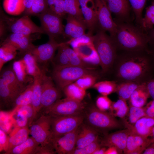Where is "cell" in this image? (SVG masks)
Segmentation results:
<instances>
[{
  "instance_id": "obj_32",
  "label": "cell",
  "mask_w": 154,
  "mask_h": 154,
  "mask_svg": "<svg viewBox=\"0 0 154 154\" xmlns=\"http://www.w3.org/2000/svg\"><path fill=\"white\" fill-rule=\"evenodd\" d=\"M39 145L32 137H29L24 142L13 148L9 154H35Z\"/></svg>"
},
{
  "instance_id": "obj_6",
  "label": "cell",
  "mask_w": 154,
  "mask_h": 154,
  "mask_svg": "<svg viewBox=\"0 0 154 154\" xmlns=\"http://www.w3.org/2000/svg\"><path fill=\"white\" fill-rule=\"evenodd\" d=\"M0 18L4 22L7 30L12 33L28 35L35 33L44 34L40 27L35 24L28 15L15 18L8 16L1 10Z\"/></svg>"
},
{
  "instance_id": "obj_50",
  "label": "cell",
  "mask_w": 154,
  "mask_h": 154,
  "mask_svg": "<svg viewBox=\"0 0 154 154\" xmlns=\"http://www.w3.org/2000/svg\"><path fill=\"white\" fill-rule=\"evenodd\" d=\"M56 153L51 142L44 145H39L35 154H54Z\"/></svg>"
},
{
  "instance_id": "obj_31",
  "label": "cell",
  "mask_w": 154,
  "mask_h": 154,
  "mask_svg": "<svg viewBox=\"0 0 154 154\" xmlns=\"http://www.w3.org/2000/svg\"><path fill=\"white\" fill-rule=\"evenodd\" d=\"M21 93L11 88L2 78H0V97L6 104H13Z\"/></svg>"
},
{
  "instance_id": "obj_55",
  "label": "cell",
  "mask_w": 154,
  "mask_h": 154,
  "mask_svg": "<svg viewBox=\"0 0 154 154\" xmlns=\"http://www.w3.org/2000/svg\"><path fill=\"white\" fill-rule=\"evenodd\" d=\"M143 154H154V142L152 143L143 151Z\"/></svg>"
},
{
  "instance_id": "obj_37",
  "label": "cell",
  "mask_w": 154,
  "mask_h": 154,
  "mask_svg": "<svg viewBox=\"0 0 154 154\" xmlns=\"http://www.w3.org/2000/svg\"><path fill=\"white\" fill-rule=\"evenodd\" d=\"M17 49L8 44L2 43L0 48V71L4 64L13 59L17 54Z\"/></svg>"
},
{
  "instance_id": "obj_58",
  "label": "cell",
  "mask_w": 154,
  "mask_h": 154,
  "mask_svg": "<svg viewBox=\"0 0 154 154\" xmlns=\"http://www.w3.org/2000/svg\"><path fill=\"white\" fill-rule=\"evenodd\" d=\"M106 149L105 147L101 146L98 148L93 154H104Z\"/></svg>"
},
{
  "instance_id": "obj_60",
  "label": "cell",
  "mask_w": 154,
  "mask_h": 154,
  "mask_svg": "<svg viewBox=\"0 0 154 154\" xmlns=\"http://www.w3.org/2000/svg\"><path fill=\"white\" fill-rule=\"evenodd\" d=\"M151 137L152 138L153 142H154V127L152 130Z\"/></svg>"
},
{
  "instance_id": "obj_53",
  "label": "cell",
  "mask_w": 154,
  "mask_h": 154,
  "mask_svg": "<svg viewBox=\"0 0 154 154\" xmlns=\"http://www.w3.org/2000/svg\"><path fill=\"white\" fill-rule=\"evenodd\" d=\"M146 85L150 97L153 99H154V78L146 82Z\"/></svg>"
},
{
  "instance_id": "obj_28",
  "label": "cell",
  "mask_w": 154,
  "mask_h": 154,
  "mask_svg": "<svg viewBox=\"0 0 154 154\" xmlns=\"http://www.w3.org/2000/svg\"><path fill=\"white\" fill-rule=\"evenodd\" d=\"M107 4L111 13L121 17L127 16L130 10L128 0H108Z\"/></svg>"
},
{
  "instance_id": "obj_18",
  "label": "cell",
  "mask_w": 154,
  "mask_h": 154,
  "mask_svg": "<svg viewBox=\"0 0 154 154\" xmlns=\"http://www.w3.org/2000/svg\"><path fill=\"white\" fill-rule=\"evenodd\" d=\"M152 142L151 137H145L131 131L127 138L126 148L123 153L125 154H142Z\"/></svg>"
},
{
  "instance_id": "obj_51",
  "label": "cell",
  "mask_w": 154,
  "mask_h": 154,
  "mask_svg": "<svg viewBox=\"0 0 154 154\" xmlns=\"http://www.w3.org/2000/svg\"><path fill=\"white\" fill-rule=\"evenodd\" d=\"M9 137L6 134L5 132L0 129V152L7 151L8 145Z\"/></svg>"
},
{
  "instance_id": "obj_26",
  "label": "cell",
  "mask_w": 154,
  "mask_h": 154,
  "mask_svg": "<svg viewBox=\"0 0 154 154\" xmlns=\"http://www.w3.org/2000/svg\"><path fill=\"white\" fill-rule=\"evenodd\" d=\"M29 133L28 126L14 129L9 137L8 148L5 154H9L13 148L25 141L29 138Z\"/></svg>"
},
{
  "instance_id": "obj_29",
  "label": "cell",
  "mask_w": 154,
  "mask_h": 154,
  "mask_svg": "<svg viewBox=\"0 0 154 154\" xmlns=\"http://www.w3.org/2000/svg\"><path fill=\"white\" fill-rule=\"evenodd\" d=\"M33 82L27 85L26 88L17 97L13 104V110L11 112L13 115L16 114L21 107L31 104L33 99Z\"/></svg>"
},
{
  "instance_id": "obj_56",
  "label": "cell",
  "mask_w": 154,
  "mask_h": 154,
  "mask_svg": "<svg viewBox=\"0 0 154 154\" xmlns=\"http://www.w3.org/2000/svg\"><path fill=\"white\" fill-rule=\"evenodd\" d=\"M119 154V153L118 149L114 146H111L106 149L104 154Z\"/></svg>"
},
{
  "instance_id": "obj_52",
  "label": "cell",
  "mask_w": 154,
  "mask_h": 154,
  "mask_svg": "<svg viewBox=\"0 0 154 154\" xmlns=\"http://www.w3.org/2000/svg\"><path fill=\"white\" fill-rule=\"evenodd\" d=\"M144 107L146 116L154 117V99L146 104Z\"/></svg>"
},
{
  "instance_id": "obj_45",
  "label": "cell",
  "mask_w": 154,
  "mask_h": 154,
  "mask_svg": "<svg viewBox=\"0 0 154 154\" xmlns=\"http://www.w3.org/2000/svg\"><path fill=\"white\" fill-rule=\"evenodd\" d=\"M64 0H46L47 8L62 18L66 14L64 11Z\"/></svg>"
},
{
  "instance_id": "obj_48",
  "label": "cell",
  "mask_w": 154,
  "mask_h": 154,
  "mask_svg": "<svg viewBox=\"0 0 154 154\" xmlns=\"http://www.w3.org/2000/svg\"><path fill=\"white\" fill-rule=\"evenodd\" d=\"M16 118L15 121L14 129L23 127L29 125V120L27 115L23 111L18 110Z\"/></svg>"
},
{
  "instance_id": "obj_16",
  "label": "cell",
  "mask_w": 154,
  "mask_h": 154,
  "mask_svg": "<svg viewBox=\"0 0 154 154\" xmlns=\"http://www.w3.org/2000/svg\"><path fill=\"white\" fill-rule=\"evenodd\" d=\"M131 131L127 128L106 135L100 141L102 147H116L119 154L124 153L127 137Z\"/></svg>"
},
{
  "instance_id": "obj_24",
  "label": "cell",
  "mask_w": 154,
  "mask_h": 154,
  "mask_svg": "<svg viewBox=\"0 0 154 154\" xmlns=\"http://www.w3.org/2000/svg\"><path fill=\"white\" fill-rule=\"evenodd\" d=\"M46 73L45 67L42 69L41 73L33 78V99L31 105L34 112V120L38 113L41 111V100L42 78Z\"/></svg>"
},
{
  "instance_id": "obj_10",
  "label": "cell",
  "mask_w": 154,
  "mask_h": 154,
  "mask_svg": "<svg viewBox=\"0 0 154 154\" xmlns=\"http://www.w3.org/2000/svg\"><path fill=\"white\" fill-rule=\"evenodd\" d=\"M57 50V54L52 61L54 66H79L94 69L82 60L67 42L61 43Z\"/></svg>"
},
{
  "instance_id": "obj_47",
  "label": "cell",
  "mask_w": 154,
  "mask_h": 154,
  "mask_svg": "<svg viewBox=\"0 0 154 154\" xmlns=\"http://www.w3.org/2000/svg\"><path fill=\"white\" fill-rule=\"evenodd\" d=\"M100 142L98 139L82 148H75L71 154H93L98 148L101 146Z\"/></svg>"
},
{
  "instance_id": "obj_39",
  "label": "cell",
  "mask_w": 154,
  "mask_h": 154,
  "mask_svg": "<svg viewBox=\"0 0 154 154\" xmlns=\"http://www.w3.org/2000/svg\"><path fill=\"white\" fill-rule=\"evenodd\" d=\"M127 119H123L125 126L133 125L139 119L146 116L144 107H138L129 105Z\"/></svg>"
},
{
  "instance_id": "obj_12",
  "label": "cell",
  "mask_w": 154,
  "mask_h": 154,
  "mask_svg": "<svg viewBox=\"0 0 154 154\" xmlns=\"http://www.w3.org/2000/svg\"><path fill=\"white\" fill-rule=\"evenodd\" d=\"M94 0L99 26L100 29L109 32L111 37H114L117 31V25L112 18L107 3L104 0Z\"/></svg>"
},
{
  "instance_id": "obj_1",
  "label": "cell",
  "mask_w": 154,
  "mask_h": 154,
  "mask_svg": "<svg viewBox=\"0 0 154 154\" xmlns=\"http://www.w3.org/2000/svg\"><path fill=\"white\" fill-rule=\"evenodd\" d=\"M117 55L112 71L117 83L130 81L142 84L153 78V61L145 51H127Z\"/></svg>"
},
{
  "instance_id": "obj_57",
  "label": "cell",
  "mask_w": 154,
  "mask_h": 154,
  "mask_svg": "<svg viewBox=\"0 0 154 154\" xmlns=\"http://www.w3.org/2000/svg\"><path fill=\"white\" fill-rule=\"evenodd\" d=\"M34 0H24L25 10L24 13L28 11L31 7Z\"/></svg>"
},
{
  "instance_id": "obj_33",
  "label": "cell",
  "mask_w": 154,
  "mask_h": 154,
  "mask_svg": "<svg viewBox=\"0 0 154 154\" xmlns=\"http://www.w3.org/2000/svg\"><path fill=\"white\" fill-rule=\"evenodd\" d=\"M22 59L29 75L33 78L41 73L42 69L40 68L35 57L31 52L24 54Z\"/></svg>"
},
{
  "instance_id": "obj_54",
  "label": "cell",
  "mask_w": 154,
  "mask_h": 154,
  "mask_svg": "<svg viewBox=\"0 0 154 154\" xmlns=\"http://www.w3.org/2000/svg\"><path fill=\"white\" fill-rule=\"evenodd\" d=\"M0 38H3L5 36L7 29L6 25L3 21L0 18Z\"/></svg>"
},
{
  "instance_id": "obj_4",
  "label": "cell",
  "mask_w": 154,
  "mask_h": 154,
  "mask_svg": "<svg viewBox=\"0 0 154 154\" xmlns=\"http://www.w3.org/2000/svg\"><path fill=\"white\" fill-rule=\"evenodd\" d=\"M100 75L94 69L79 66H54L52 78L58 88L62 90L66 86L74 82L87 74Z\"/></svg>"
},
{
  "instance_id": "obj_36",
  "label": "cell",
  "mask_w": 154,
  "mask_h": 154,
  "mask_svg": "<svg viewBox=\"0 0 154 154\" xmlns=\"http://www.w3.org/2000/svg\"><path fill=\"white\" fill-rule=\"evenodd\" d=\"M64 9L66 14L72 15L86 24L78 0H64Z\"/></svg>"
},
{
  "instance_id": "obj_21",
  "label": "cell",
  "mask_w": 154,
  "mask_h": 154,
  "mask_svg": "<svg viewBox=\"0 0 154 154\" xmlns=\"http://www.w3.org/2000/svg\"><path fill=\"white\" fill-rule=\"evenodd\" d=\"M66 24L63 36L72 39L79 38L85 35L87 29L86 24L70 15L66 18Z\"/></svg>"
},
{
  "instance_id": "obj_15",
  "label": "cell",
  "mask_w": 154,
  "mask_h": 154,
  "mask_svg": "<svg viewBox=\"0 0 154 154\" xmlns=\"http://www.w3.org/2000/svg\"><path fill=\"white\" fill-rule=\"evenodd\" d=\"M60 44L56 42L55 39L49 38L46 43L35 46L31 52L38 63L46 64L52 61L55 52Z\"/></svg>"
},
{
  "instance_id": "obj_7",
  "label": "cell",
  "mask_w": 154,
  "mask_h": 154,
  "mask_svg": "<svg viewBox=\"0 0 154 154\" xmlns=\"http://www.w3.org/2000/svg\"><path fill=\"white\" fill-rule=\"evenodd\" d=\"M85 104L82 101L68 98L58 100L52 105L43 110V114L51 117L74 115L83 114Z\"/></svg>"
},
{
  "instance_id": "obj_13",
  "label": "cell",
  "mask_w": 154,
  "mask_h": 154,
  "mask_svg": "<svg viewBox=\"0 0 154 154\" xmlns=\"http://www.w3.org/2000/svg\"><path fill=\"white\" fill-rule=\"evenodd\" d=\"M60 96L59 91L55 86L52 78L45 73L42 82L41 111L52 105L58 100Z\"/></svg>"
},
{
  "instance_id": "obj_25",
  "label": "cell",
  "mask_w": 154,
  "mask_h": 154,
  "mask_svg": "<svg viewBox=\"0 0 154 154\" xmlns=\"http://www.w3.org/2000/svg\"><path fill=\"white\" fill-rule=\"evenodd\" d=\"M146 82L141 84L134 91L129 100V105L138 107L144 106L150 98Z\"/></svg>"
},
{
  "instance_id": "obj_17",
  "label": "cell",
  "mask_w": 154,
  "mask_h": 154,
  "mask_svg": "<svg viewBox=\"0 0 154 154\" xmlns=\"http://www.w3.org/2000/svg\"><path fill=\"white\" fill-rule=\"evenodd\" d=\"M12 33L4 39L2 43L11 45L20 53L24 54L31 52L35 46L32 43L35 38L31 35Z\"/></svg>"
},
{
  "instance_id": "obj_23",
  "label": "cell",
  "mask_w": 154,
  "mask_h": 154,
  "mask_svg": "<svg viewBox=\"0 0 154 154\" xmlns=\"http://www.w3.org/2000/svg\"><path fill=\"white\" fill-rule=\"evenodd\" d=\"M125 127L132 132L143 137H151L154 127V117L145 116L139 119L133 125Z\"/></svg>"
},
{
  "instance_id": "obj_63",
  "label": "cell",
  "mask_w": 154,
  "mask_h": 154,
  "mask_svg": "<svg viewBox=\"0 0 154 154\" xmlns=\"http://www.w3.org/2000/svg\"></svg>"
},
{
  "instance_id": "obj_34",
  "label": "cell",
  "mask_w": 154,
  "mask_h": 154,
  "mask_svg": "<svg viewBox=\"0 0 154 154\" xmlns=\"http://www.w3.org/2000/svg\"><path fill=\"white\" fill-rule=\"evenodd\" d=\"M3 6L5 12L14 16L21 15L25 10L24 0H4Z\"/></svg>"
},
{
  "instance_id": "obj_11",
  "label": "cell",
  "mask_w": 154,
  "mask_h": 154,
  "mask_svg": "<svg viewBox=\"0 0 154 154\" xmlns=\"http://www.w3.org/2000/svg\"><path fill=\"white\" fill-rule=\"evenodd\" d=\"M37 17L40 21L41 29L49 38L55 39L63 35L64 28L62 17L48 8Z\"/></svg>"
},
{
  "instance_id": "obj_27",
  "label": "cell",
  "mask_w": 154,
  "mask_h": 154,
  "mask_svg": "<svg viewBox=\"0 0 154 154\" xmlns=\"http://www.w3.org/2000/svg\"><path fill=\"white\" fill-rule=\"evenodd\" d=\"M0 71V78L13 89L21 93L26 88L27 86L19 80L12 68L2 69Z\"/></svg>"
},
{
  "instance_id": "obj_61",
  "label": "cell",
  "mask_w": 154,
  "mask_h": 154,
  "mask_svg": "<svg viewBox=\"0 0 154 154\" xmlns=\"http://www.w3.org/2000/svg\"><path fill=\"white\" fill-rule=\"evenodd\" d=\"M104 0L107 3L108 0Z\"/></svg>"
},
{
  "instance_id": "obj_41",
  "label": "cell",
  "mask_w": 154,
  "mask_h": 154,
  "mask_svg": "<svg viewBox=\"0 0 154 154\" xmlns=\"http://www.w3.org/2000/svg\"><path fill=\"white\" fill-rule=\"evenodd\" d=\"M117 82L115 80H104L96 82L93 86L102 95L108 96L116 92Z\"/></svg>"
},
{
  "instance_id": "obj_19",
  "label": "cell",
  "mask_w": 154,
  "mask_h": 154,
  "mask_svg": "<svg viewBox=\"0 0 154 154\" xmlns=\"http://www.w3.org/2000/svg\"><path fill=\"white\" fill-rule=\"evenodd\" d=\"M89 35L97 27L98 22L94 0H78Z\"/></svg>"
},
{
  "instance_id": "obj_8",
  "label": "cell",
  "mask_w": 154,
  "mask_h": 154,
  "mask_svg": "<svg viewBox=\"0 0 154 154\" xmlns=\"http://www.w3.org/2000/svg\"><path fill=\"white\" fill-rule=\"evenodd\" d=\"M51 117L52 139L76 130L82 124L84 119L83 114Z\"/></svg>"
},
{
  "instance_id": "obj_14",
  "label": "cell",
  "mask_w": 154,
  "mask_h": 154,
  "mask_svg": "<svg viewBox=\"0 0 154 154\" xmlns=\"http://www.w3.org/2000/svg\"><path fill=\"white\" fill-rule=\"evenodd\" d=\"M79 127L72 131L52 139L51 143L56 153L71 154L76 148Z\"/></svg>"
},
{
  "instance_id": "obj_62",
  "label": "cell",
  "mask_w": 154,
  "mask_h": 154,
  "mask_svg": "<svg viewBox=\"0 0 154 154\" xmlns=\"http://www.w3.org/2000/svg\"></svg>"
},
{
  "instance_id": "obj_38",
  "label": "cell",
  "mask_w": 154,
  "mask_h": 154,
  "mask_svg": "<svg viewBox=\"0 0 154 154\" xmlns=\"http://www.w3.org/2000/svg\"><path fill=\"white\" fill-rule=\"evenodd\" d=\"M109 110V113L114 117L123 119L127 114L129 107L126 101L119 98L116 102H113Z\"/></svg>"
},
{
  "instance_id": "obj_35",
  "label": "cell",
  "mask_w": 154,
  "mask_h": 154,
  "mask_svg": "<svg viewBox=\"0 0 154 154\" xmlns=\"http://www.w3.org/2000/svg\"><path fill=\"white\" fill-rule=\"evenodd\" d=\"M66 97L79 101H82L86 94V90L75 82L68 84L62 90Z\"/></svg>"
},
{
  "instance_id": "obj_5",
  "label": "cell",
  "mask_w": 154,
  "mask_h": 154,
  "mask_svg": "<svg viewBox=\"0 0 154 154\" xmlns=\"http://www.w3.org/2000/svg\"><path fill=\"white\" fill-rule=\"evenodd\" d=\"M84 119L86 124L99 131L121 128V123L109 113L101 110L92 105L87 110Z\"/></svg>"
},
{
  "instance_id": "obj_46",
  "label": "cell",
  "mask_w": 154,
  "mask_h": 154,
  "mask_svg": "<svg viewBox=\"0 0 154 154\" xmlns=\"http://www.w3.org/2000/svg\"><path fill=\"white\" fill-rule=\"evenodd\" d=\"M128 0L135 14L136 21L141 25L142 11L147 0Z\"/></svg>"
},
{
  "instance_id": "obj_40",
  "label": "cell",
  "mask_w": 154,
  "mask_h": 154,
  "mask_svg": "<svg viewBox=\"0 0 154 154\" xmlns=\"http://www.w3.org/2000/svg\"><path fill=\"white\" fill-rule=\"evenodd\" d=\"M12 68L19 80L22 84H26L31 82L32 79L29 77L26 68L24 61L22 58L15 61L13 64Z\"/></svg>"
},
{
  "instance_id": "obj_30",
  "label": "cell",
  "mask_w": 154,
  "mask_h": 154,
  "mask_svg": "<svg viewBox=\"0 0 154 154\" xmlns=\"http://www.w3.org/2000/svg\"><path fill=\"white\" fill-rule=\"evenodd\" d=\"M117 83L116 92L119 99L126 101L129 100L134 91L141 84L130 81H124Z\"/></svg>"
},
{
  "instance_id": "obj_44",
  "label": "cell",
  "mask_w": 154,
  "mask_h": 154,
  "mask_svg": "<svg viewBox=\"0 0 154 154\" xmlns=\"http://www.w3.org/2000/svg\"><path fill=\"white\" fill-rule=\"evenodd\" d=\"M47 8L46 0H34L29 9L24 13V15L37 17Z\"/></svg>"
},
{
  "instance_id": "obj_9",
  "label": "cell",
  "mask_w": 154,
  "mask_h": 154,
  "mask_svg": "<svg viewBox=\"0 0 154 154\" xmlns=\"http://www.w3.org/2000/svg\"><path fill=\"white\" fill-rule=\"evenodd\" d=\"M51 118L49 115L43 114L30 126V134L40 145H45L51 142L52 138Z\"/></svg>"
},
{
  "instance_id": "obj_42",
  "label": "cell",
  "mask_w": 154,
  "mask_h": 154,
  "mask_svg": "<svg viewBox=\"0 0 154 154\" xmlns=\"http://www.w3.org/2000/svg\"><path fill=\"white\" fill-rule=\"evenodd\" d=\"M141 25L143 29L150 30L154 26V3L147 7Z\"/></svg>"
},
{
  "instance_id": "obj_43",
  "label": "cell",
  "mask_w": 154,
  "mask_h": 154,
  "mask_svg": "<svg viewBox=\"0 0 154 154\" xmlns=\"http://www.w3.org/2000/svg\"><path fill=\"white\" fill-rule=\"evenodd\" d=\"M99 77L100 75L87 74L80 78L74 82L81 88L86 90L93 87Z\"/></svg>"
},
{
  "instance_id": "obj_2",
  "label": "cell",
  "mask_w": 154,
  "mask_h": 154,
  "mask_svg": "<svg viewBox=\"0 0 154 154\" xmlns=\"http://www.w3.org/2000/svg\"><path fill=\"white\" fill-rule=\"evenodd\" d=\"M117 25L115 36L111 37L117 50L124 51H145L149 52L148 35L137 27L127 24Z\"/></svg>"
},
{
  "instance_id": "obj_59",
  "label": "cell",
  "mask_w": 154,
  "mask_h": 154,
  "mask_svg": "<svg viewBox=\"0 0 154 154\" xmlns=\"http://www.w3.org/2000/svg\"><path fill=\"white\" fill-rule=\"evenodd\" d=\"M151 32L149 35H148L149 39V42L154 44V29L150 30Z\"/></svg>"
},
{
  "instance_id": "obj_49",
  "label": "cell",
  "mask_w": 154,
  "mask_h": 154,
  "mask_svg": "<svg viewBox=\"0 0 154 154\" xmlns=\"http://www.w3.org/2000/svg\"><path fill=\"white\" fill-rule=\"evenodd\" d=\"M112 102L108 96L101 95L97 98L96 106L100 110L106 111L109 110Z\"/></svg>"
},
{
  "instance_id": "obj_22",
  "label": "cell",
  "mask_w": 154,
  "mask_h": 154,
  "mask_svg": "<svg viewBox=\"0 0 154 154\" xmlns=\"http://www.w3.org/2000/svg\"><path fill=\"white\" fill-rule=\"evenodd\" d=\"M99 131L87 124L79 127L76 148H82L99 139Z\"/></svg>"
},
{
  "instance_id": "obj_3",
  "label": "cell",
  "mask_w": 154,
  "mask_h": 154,
  "mask_svg": "<svg viewBox=\"0 0 154 154\" xmlns=\"http://www.w3.org/2000/svg\"><path fill=\"white\" fill-rule=\"evenodd\" d=\"M90 37L99 57L101 73H107L112 70L117 55L116 48L111 37L100 29Z\"/></svg>"
},
{
  "instance_id": "obj_20",
  "label": "cell",
  "mask_w": 154,
  "mask_h": 154,
  "mask_svg": "<svg viewBox=\"0 0 154 154\" xmlns=\"http://www.w3.org/2000/svg\"><path fill=\"white\" fill-rule=\"evenodd\" d=\"M74 49L85 62L91 65L100 66L99 57L91 41L79 42L74 46Z\"/></svg>"
}]
</instances>
